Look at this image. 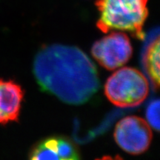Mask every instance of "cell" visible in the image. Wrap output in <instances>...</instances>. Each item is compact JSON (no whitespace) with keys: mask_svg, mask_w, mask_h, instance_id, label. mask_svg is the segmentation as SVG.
<instances>
[{"mask_svg":"<svg viewBox=\"0 0 160 160\" xmlns=\"http://www.w3.org/2000/svg\"><path fill=\"white\" fill-rule=\"evenodd\" d=\"M33 73L40 87L71 105L88 101L99 88L97 69L77 47L59 44L38 52Z\"/></svg>","mask_w":160,"mask_h":160,"instance_id":"obj_1","label":"cell"},{"mask_svg":"<svg viewBox=\"0 0 160 160\" xmlns=\"http://www.w3.org/2000/svg\"><path fill=\"white\" fill-rule=\"evenodd\" d=\"M148 0H97L99 12L97 26L103 33L120 30L144 39L143 26L148 15Z\"/></svg>","mask_w":160,"mask_h":160,"instance_id":"obj_2","label":"cell"},{"mask_svg":"<svg viewBox=\"0 0 160 160\" xmlns=\"http://www.w3.org/2000/svg\"><path fill=\"white\" fill-rule=\"evenodd\" d=\"M148 93L147 78L133 68L124 67L115 71L105 85V96L113 105L119 108L141 105Z\"/></svg>","mask_w":160,"mask_h":160,"instance_id":"obj_3","label":"cell"},{"mask_svg":"<svg viewBox=\"0 0 160 160\" xmlns=\"http://www.w3.org/2000/svg\"><path fill=\"white\" fill-rule=\"evenodd\" d=\"M91 53L102 67L108 71H113L129 61L133 48L125 33L112 32L94 42Z\"/></svg>","mask_w":160,"mask_h":160,"instance_id":"obj_4","label":"cell"},{"mask_svg":"<svg viewBox=\"0 0 160 160\" xmlns=\"http://www.w3.org/2000/svg\"><path fill=\"white\" fill-rule=\"evenodd\" d=\"M113 136L117 145L132 155L141 154L147 151L153 137L149 124L136 116L120 120L116 125Z\"/></svg>","mask_w":160,"mask_h":160,"instance_id":"obj_5","label":"cell"},{"mask_svg":"<svg viewBox=\"0 0 160 160\" xmlns=\"http://www.w3.org/2000/svg\"><path fill=\"white\" fill-rule=\"evenodd\" d=\"M80 158L77 148L65 137H52L38 143L30 153L33 160H77Z\"/></svg>","mask_w":160,"mask_h":160,"instance_id":"obj_6","label":"cell"},{"mask_svg":"<svg viewBox=\"0 0 160 160\" xmlns=\"http://www.w3.org/2000/svg\"><path fill=\"white\" fill-rule=\"evenodd\" d=\"M24 93L18 84L0 79V125L17 121Z\"/></svg>","mask_w":160,"mask_h":160,"instance_id":"obj_7","label":"cell"},{"mask_svg":"<svg viewBox=\"0 0 160 160\" xmlns=\"http://www.w3.org/2000/svg\"><path fill=\"white\" fill-rule=\"evenodd\" d=\"M159 37L157 35L148 44L144 51L142 64L146 73L155 89L159 85Z\"/></svg>","mask_w":160,"mask_h":160,"instance_id":"obj_8","label":"cell"},{"mask_svg":"<svg viewBox=\"0 0 160 160\" xmlns=\"http://www.w3.org/2000/svg\"><path fill=\"white\" fill-rule=\"evenodd\" d=\"M146 118L150 126L158 131L159 130V101L153 100L148 106Z\"/></svg>","mask_w":160,"mask_h":160,"instance_id":"obj_9","label":"cell"}]
</instances>
